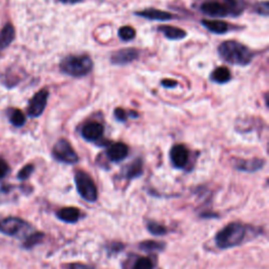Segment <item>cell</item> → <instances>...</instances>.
I'll return each instance as SVG.
<instances>
[{
  "label": "cell",
  "mask_w": 269,
  "mask_h": 269,
  "mask_svg": "<svg viewBox=\"0 0 269 269\" xmlns=\"http://www.w3.org/2000/svg\"><path fill=\"white\" fill-rule=\"evenodd\" d=\"M200 11L210 17H238L245 10L243 0H203Z\"/></svg>",
  "instance_id": "6da1fadb"
},
{
  "label": "cell",
  "mask_w": 269,
  "mask_h": 269,
  "mask_svg": "<svg viewBox=\"0 0 269 269\" xmlns=\"http://www.w3.org/2000/svg\"><path fill=\"white\" fill-rule=\"evenodd\" d=\"M218 52L224 61L232 65H248L254 57L253 52L249 48L234 40L222 42Z\"/></svg>",
  "instance_id": "7a4b0ae2"
},
{
  "label": "cell",
  "mask_w": 269,
  "mask_h": 269,
  "mask_svg": "<svg viewBox=\"0 0 269 269\" xmlns=\"http://www.w3.org/2000/svg\"><path fill=\"white\" fill-rule=\"evenodd\" d=\"M245 225L239 222L229 223L216 235V244L221 249H228L239 246L243 243L246 237Z\"/></svg>",
  "instance_id": "3957f363"
},
{
  "label": "cell",
  "mask_w": 269,
  "mask_h": 269,
  "mask_svg": "<svg viewBox=\"0 0 269 269\" xmlns=\"http://www.w3.org/2000/svg\"><path fill=\"white\" fill-rule=\"evenodd\" d=\"M93 60L87 55H71L65 57L60 63L62 73L71 77L80 78L88 75L93 70Z\"/></svg>",
  "instance_id": "277c9868"
},
{
  "label": "cell",
  "mask_w": 269,
  "mask_h": 269,
  "mask_svg": "<svg viewBox=\"0 0 269 269\" xmlns=\"http://www.w3.org/2000/svg\"><path fill=\"white\" fill-rule=\"evenodd\" d=\"M74 180L77 192L82 199L89 202V203L97 201L98 189L91 176L83 171H77L75 173Z\"/></svg>",
  "instance_id": "5b68a950"
},
{
  "label": "cell",
  "mask_w": 269,
  "mask_h": 269,
  "mask_svg": "<svg viewBox=\"0 0 269 269\" xmlns=\"http://www.w3.org/2000/svg\"><path fill=\"white\" fill-rule=\"evenodd\" d=\"M52 154L56 160L65 164H76L79 161V157L74 151L71 143L64 139H60L54 145Z\"/></svg>",
  "instance_id": "8992f818"
},
{
  "label": "cell",
  "mask_w": 269,
  "mask_h": 269,
  "mask_svg": "<svg viewBox=\"0 0 269 269\" xmlns=\"http://www.w3.org/2000/svg\"><path fill=\"white\" fill-rule=\"evenodd\" d=\"M29 224L19 218H7L0 221V232L9 237H20L30 229Z\"/></svg>",
  "instance_id": "52a82bcc"
},
{
  "label": "cell",
  "mask_w": 269,
  "mask_h": 269,
  "mask_svg": "<svg viewBox=\"0 0 269 269\" xmlns=\"http://www.w3.org/2000/svg\"><path fill=\"white\" fill-rule=\"evenodd\" d=\"M48 99H49V91L46 88L41 89V91L34 95L28 106L29 116L32 118H37L41 116L44 109H46Z\"/></svg>",
  "instance_id": "ba28073f"
},
{
  "label": "cell",
  "mask_w": 269,
  "mask_h": 269,
  "mask_svg": "<svg viewBox=\"0 0 269 269\" xmlns=\"http://www.w3.org/2000/svg\"><path fill=\"white\" fill-rule=\"evenodd\" d=\"M170 157L173 165L179 170H182L189 161V151L185 145L177 144L171 150Z\"/></svg>",
  "instance_id": "9c48e42d"
},
{
  "label": "cell",
  "mask_w": 269,
  "mask_h": 269,
  "mask_svg": "<svg viewBox=\"0 0 269 269\" xmlns=\"http://www.w3.org/2000/svg\"><path fill=\"white\" fill-rule=\"evenodd\" d=\"M140 52L136 49H123L115 52L110 57V62L115 65H125L138 59Z\"/></svg>",
  "instance_id": "30bf717a"
},
{
  "label": "cell",
  "mask_w": 269,
  "mask_h": 269,
  "mask_svg": "<svg viewBox=\"0 0 269 269\" xmlns=\"http://www.w3.org/2000/svg\"><path fill=\"white\" fill-rule=\"evenodd\" d=\"M104 126L99 122H89L82 127L81 136L88 142L98 141L103 136Z\"/></svg>",
  "instance_id": "8fae6325"
},
{
  "label": "cell",
  "mask_w": 269,
  "mask_h": 269,
  "mask_svg": "<svg viewBox=\"0 0 269 269\" xmlns=\"http://www.w3.org/2000/svg\"><path fill=\"white\" fill-rule=\"evenodd\" d=\"M265 165V160L253 158V159H235L233 166L238 171L246 173H254L262 170Z\"/></svg>",
  "instance_id": "7c38bea8"
},
{
  "label": "cell",
  "mask_w": 269,
  "mask_h": 269,
  "mask_svg": "<svg viewBox=\"0 0 269 269\" xmlns=\"http://www.w3.org/2000/svg\"><path fill=\"white\" fill-rule=\"evenodd\" d=\"M127 155L128 147L122 142L110 144L106 150V156L111 162H121L126 158Z\"/></svg>",
  "instance_id": "4fadbf2b"
},
{
  "label": "cell",
  "mask_w": 269,
  "mask_h": 269,
  "mask_svg": "<svg viewBox=\"0 0 269 269\" xmlns=\"http://www.w3.org/2000/svg\"><path fill=\"white\" fill-rule=\"evenodd\" d=\"M134 14L145 19L157 20V21H167L174 18L173 14L164 12V11L157 10V9H147L143 11H139V12H136Z\"/></svg>",
  "instance_id": "5bb4252c"
},
{
  "label": "cell",
  "mask_w": 269,
  "mask_h": 269,
  "mask_svg": "<svg viewBox=\"0 0 269 269\" xmlns=\"http://www.w3.org/2000/svg\"><path fill=\"white\" fill-rule=\"evenodd\" d=\"M56 216H57V218L60 221L73 224L79 221L81 217V211L79 208H76V207H64L58 210Z\"/></svg>",
  "instance_id": "9a60e30c"
},
{
  "label": "cell",
  "mask_w": 269,
  "mask_h": 269,
  "mask_svg": "<svg viewBox=\"0 0 269 269\" xmlns=\"http://www.w3.org/2000/svg\"><path fill=\"white\" fill-rule=\"evenodd\" d=\"M201 24L204 28H206L209 32L214 33V34H218V35L226 34L231 29L230 25L226 24V22H224V21H221V20H207V19H204V20L201 21Z\"/></svg>",
  "instance_id": "2e32d148"
},
{
  "label": "cell",
  "mask_w": 269,
  "mask_h": 269,
  "mask_svg": "<svg viewBox=\"0 0 269 269\" xmlns=\"http://www.w3.org/2000/svg\"><path fill=\"white\" fill-rule=\"evenodd\" d=\"M158 30L170 40H181L187 35L185 31L172 26H161L158 28Z\"/></svg>",
  "instance_id": "e0dca14e"
},
{
  "label": "cell",
  "mask_w": 269,
  "mask_h": 269,
  "mask_svg": "<svg viewBox=\"0 0 269 269\" xmlns=\"http://www.w3.org/2000/svg\"><path fill=\"white\" fill-rule=\"evenodd\" d=\"M231 79V73L225 66H219L211 73L210 80L219 84H225Z\"/></svg>",
  "instance_id": "ac0fdd59"
},
{
  "label": "cell",
  "mask_w": 269,
  "mask_h": 269,
  "mask_svg": "<svg viewBox=\"0 0 269 269\" xmlns=\"http://www.w3.org/2000/svg\"><path fill=\"white\" fill-rule=\"evenodd\" d=\"M14 37H15L14 27L11 24H8L2 30V32H0V50L7 49L14 40Z\"/></svg>",
  "instance_id": "d6986e66"
},
{
  "label": "cell",
  "mask_w": 269,
  "mask_h": 269,
  "mask_svg": "<svg viewBox=\"0 0 269 269\" xmlns=\"http://www.w3.org/2000/svg\"><path fill=\"white\" fill-rule=\"evenodd\" d=\"M142 174H143V163L141 159H137L131 162L124 171V177L126 179L139 178Z\"/></svg>",
  "instance_id": "ffe728a7"
},
{
  "label": "cell",
  "mask_w": 269,
  "mask_h": 269,
  "mask_svg": "<svg viewBox=\"0 0 269 269\" xmlns=\"http://www.w3.org/2000/svg\"><path fill=\"white\" fill-rule=\"evenodd\" d=\"M166 247V245L164 242H157V241H144L141 242L139 245V248L141 250H144L147 252H155V251H163Z\"/></svg>",
  "instance_id": "44dd1931"
},
{
  "label": "cell",
  "mask_w": 269,
  "mask_h": 269,
  "mask_svg": "<svg viewBox=\"0 0 269 269\" xmlns=\"http://www.w3.org/2000/svg\"><path fill=\"white\" fill-rule=\"evenodd\" d=\"M9 118H10V122L16 127H20L22 125H25V123H26L25 114L22 113L20 109H17V108L10 110Z\"/></svg>",
  "instance_id": "7402d4cb"
},
{
  "label": "cell",
  "mask_w": 269,
  "mask_h": 269,
  "mask_svg": "<svg viewBox=\"0 0 269 269\" xmlns=\"http://www.w3.org/2000/svg\"><path fill=\"white\" fill-rule=\"evenodd\" d=\"M43 237H44V234L42 232H34V233L29 234L25 241V247L26 248L34 247V246L41 242Z\"/></svg>",
  "instance_id": "603a6c76"
},
{
  "label": "cell",
  "mask_w": 269,
  "mask_h": 269,
  "mask_svg": "<svg viewBox=\"0 0 269 269\" xmlns=\"http://www.w3.org/2000/svg\"><path fill=\"white\" fill-rule=\"evenodd\" d=\"M118 35L123 41H130L136 36V31L131 27H122L119 29Z\"/></svg>",
  "instance_id": "cb8c5ba5"
},
{
  "label": "cell",
  "mask_w": 269,
  "mask_h": 269,
  "mask_svg": "<svg viewBox=\"0 0 269 269\" xmlns=\"http://www.w3.org/2000/svg\"><path fill=\"white\" fill-rule=\"evenodd\" d=\"M147 226H148L149 231L154 235H163V234H165L167 232V229L158 222L149 221Z\"/></svg>",
  "instance_id": "d4e9b609"
},
{
  "label": "cell",
  "mask_w": 269,
  "mask_h": 269,
  "mask_svg": "<svg viewBox=\"0 0 269 269\" xmlns=\"http://www.w3.org/2000/svg\"><path fill=\"white\" fill-rule=\"evenodd\" d=\"M154 263L151 257H138L137 261L133 263L132 269H153Z\"/></svg>",
  "instance_id": "484cf974"
},
{
  "label": "cell",
  "mask_w": 269,
  "mask_h": 269,
  "mask_svg": "<svg viewBox=\"0 0 269 269\" xmlns=\"http://www.w3.org/2000/svg\"><path fill=\"white\" fill-rule=\"evenodd\" d=\"M33 172H34V165L33 164H28L19 172L18 179L21 181H25V180H27V179H29L31 177Z\"/></svg>",
  "instance_id": "4316f807"
},
{
  "label": "cell",
  "mask_w": 269,
  "mask_h": 269,
  "mask_svg": "<svg viewBox=\"0 0 269 269\" xmlns=\"http://www.w3.org/2000/svg\"><path fill=\"white\" fill-rule=\"evenodd\" d=\"M254 11L256 14H259L261 16H264V17H267L268 16V13H269V5L267 2H263V3H260L257 4L254 8Z\"/></svg>",
  "instance_id": "83f0119b"
},
{
  "label": "cell",
  "mask_w": 269,
  "mask_h": 269,
  "mask_svg": "<svg viewBox=\"0 0 269 269\" xmlns=\"http://www.w3.org/2000/svg\"><path fill=\"white\" fill-rule=\"evenodd\" d=\"M128 116H129V115L126 114V111H125L124 109H122V108H120V107H118V108L115 109V117H116V119H117L118 121L125 122Z\"/></svg>",
  "instance_id": "f1b7e54d"
},
{
  "label": "cell",
  "mask_w": 269,
  "mask_h": 269,
  "mask_svg": "<svg viewBox=\"0 0 269 269\" xmlns=\"http://www.w3.org/2000/svg\"><path fill=\"white\" fill-rule=\"evenodd\" d=\"M66 269H95V267L83 263H70L66 265Z\"/></svg>",
  "instance_id": "f546056e"
},
{
  "label": "cell",
  "mask_w": 269,
  "mask_h": 269,
  "mask_svg": "<svg viewBox=\"0 0 269 269\" xmlns=\"http://www.w3.org/2000/svg\"><path fill=\"white\" fill-rule=\"evenodd\" d=\"M9 171H10V167L8 163L4 159H0V179L5 178L8 175Z\"/></svg>",
  "instance_id": "4dcf8cb0"
},
{
  "label": "cell",
  "mask_w": 269,
  "mask_h": 269,
  "mask_svg": "<svg viewBox=\"0 0 269 269\" xmlns=\"http://www.w3.org/2000/svg\"><path fill=\"white\" fill-rule=\"evenodd\" d=\"M161 84H162L164 87L173 88V87H175V86L178 85V82L175 81V80H172V79H164V80H162Z\"/></svg>",
  "instance_id": "1f68e13d"
},
{
  "label": "cell",
  "mask_w": 269,
  "mask_h": 269,
  "mask_svg": "<svg viewBox=\"0 0 269 269\" xmlns=\"http://www.w3.org/2000/svg\"><path fill=\"white\" fill-rule=\"evenodd\" d=\"M82 0H60V3L65 4V5H76L81 3Z\"/></svg>",
  "instance_id": "d6a6232c"
}]
</instances>
